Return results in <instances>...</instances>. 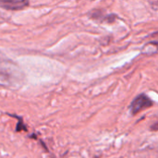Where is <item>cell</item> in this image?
<instances>
[{"mask_svg":"<svg viewBox=\"0 0 158 158\" xmlns=\"http://www.w3.org/2000/svg\"><path fill=\"white\" fill-rule=\"evenodd\" d=\"M24 75L20 69L10 59L0 55V85L18 88L23 83Z\"/></svg>","mask_w":158,"mask_h":158,"instance_id":"6da1fadb","label":"cell"},{"mask_svg":"<svg viewBox=\"0 0 158 158\" xmlns=\"http://www.w3.org/2000/svg\"><path fill=\"white\" fill-rule=\"evenodd\" d=\"M153 106V101L144 94L135 97L130 106V110L132 115H136L143 110H145Z\"/></svg>","mask_w":158,"mask_h":158,"instance_id":"7a4b0ae2","label":"cell"},{"mask_svg":"<svg viewBox=\"0 0 158 158\" xmlns=\"http://www.w3.org/2000/svg\"><path fill=\"white\" fill-rule=\"evenodd\" d=\"M28 6V0H0V7L7 10H20Z\"/></svg>","mask_w":158,"mask_h":158,"instance_id":"3957f363","label":"cell"}]
</instances>
